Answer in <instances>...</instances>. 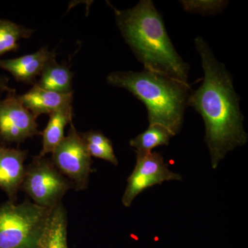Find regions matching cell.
I'll list each match as a JSON object with an SVG mask.
<instances>
[{"label": "cell", "instance_id": "6da1fadb", "mask_svg": "<svg viewBox=\"0 0 248 248\" xmlns=\"http://www.w3.org/2000/svg\"><path fill=\"white\" fill-rule=\"evenodd\" d=\"M195 43L204 77L198 89L190 93L187 107L193 108L203 118L205 143L212 167L216 169L229 152L247 143L248 134L231 73L215 58L203 37H197Z\"/></svg>", "mask_w": 248, "mask_h": 248}, {"label": "cell", "instance_id": "7a4b0ae2", "mask_svg": "<svg viewBox=\"0 0 248 248\" xmlns=\"http://www.w3.org/2000/svg\"><path fill=\"white\" fill-rule=\"evenodd\" d=\"M115 12L122 37L147 71L187 82L190 66L178 54L164 19L151 0H141L132 9Z\"/></svg>", "mask_w": 248, "mask_h": 248}, {"label": "cell", "instance_id": "3957f363", "mask_svg": "<svg viewBox=\"0 0 248 248\" xmlns=\"http://www.w3.org/2000/svg\"><path fill=\"white\" fill-rule=\"evenodd\" d=\"M107 80L111 86L127 90L144 104L149 125L164 127L173 137L180 132L191 93L188 83L145 69L114 72Z\"/></svg>", "mask_w": 248, "mask_h": 248}, {"label": "cell", "instance_id": "277c9868", "mask_svg": "<svg viewBox=\"0 0 248 248\" xmlns=\"http://www.w3.org/2000/svg\"><path fill=\"white\" fill-rule=\"evenodd\" d=\"M52 209V208H51ZM51 209L26 200L0 204V248H36Z\"/></svg>", "mask_w": 248, "mask_h": 248}, {"label": "cell", "instance_id": "5b68a950", "mask_svg": "<svg viewBox=\"0 0 248 248\" xmlns=\"http://www.w3.org/2000/svg\"><path fill=\"white\" fill-rule=\"evenodd\" d=\"M73 187L71 181L54 166L51 159L39 155L25 167L21 190L34 203L51 209L62 203L63 196Z\"/></svg>", "mask_w": 248, "mask_h": 248}, {"label": "cell", "instance_id": "8992f818", "mask_svg": "<svg viewBox=\"0 0 248 248\" xmlns=\"http://www.w3.org/2000/svg\"><path fill=\"white\" fill-rule=\"evenodd\" d=\"M51 154L54 166L71 181L75 190H86L93 171V160L73 122L70 123L68 135Z\"/></svg>", "mask_w": 248, "mask_h": 248}, {"label": "cell", "instance_id": "52a82bcc", "mask_svg": "<svg viewBox=\"0 0 248 248\" xmlns=\"http://www.w3.org/2000/svg\"><path fill=\"white\" fill-rule=\"evenodd\" d=\"M135 169L128 178V184L122 197V203L128 208L134 200L143 191L164 182L182 181V177L172 172L165 162L162 155L156 152L136 153Z\"/></svg>", "mask_w": 248, "mask_h": 248}, {"label": "cell", "instance_id": "ba28073f", "mask_svg": "<svg viewBox=\"0 0 248 248\" xmlns=\"http://www.w3.org/2000/svg\"><path fill=\"white\" fill-rule=\"evenodd\" d=\"M37 117L24 107L13 90L7 97L0 99V143L17 144L40 135Z\"/></svg>", "mask_w": 248, "mask_h": 248}, {"label": "cell", "instance_id": "9c48e42d", "mask_svg": "<svg viewBox=\"0 0 248 248\" xmlns=\"http://www.w3.org/2000/svg\"><path fill=\"white\" fill-rule=\"evenodd\" d=\"M27 155V151L9 148L0 143V189L12 203H16L18 192L21 190Z\"/></svg>", "mask_w": 248, "mask_h": 248}, {"label": "cell", "instance_id": "30bf717a", "mask_svg": "<svg viewBox=\"0 0 248 248\" xmlns=\"http://www.w3.org/2000/svg\"><path fill=\"white\" fill-rule=\"evenodd\" d=\"M56 58V54L45 46L35 53L11 60H0V68L9 72L16 81L35 85L47 62Z\"/></svg>", "mask_w": 248, "mask_h": 248}, {"label": "cell", "instance_id": "8fae6325", "mask_svg": "<svg viewBox=\"0 0 248 248\" xmlns=\"http://www.w3.org/2000/svg\"><path fill=\"white\" fill-rule=\"evenodd\" d=\"M19 100L36 117L73 108V92L63 94L33 85L27 93L18 95Z\"/></svg>", "mask_w": 248, "mask_h": 248}, {"label": "cell", "instance_id": "7c38bea8", "mask_svg": "<svg viewBox=\"0 0 248 248\" xmlns=\"http://www.w3.org/2000/svg\"><path fill=\"white\" fill-rule=\"evenodd\" d=\"M66 211L62 203L51 209L45 231L36 248H68Z\"/></svg>", "mask_w": 248, "mask_h": 248}, {"label": "cell", "instance_id": "4fadbf2b", "mask_svg": "<svg viewBox=\"0 0 248 248\" xmlns=\"http://www.w3.org/2000/svg\"><path fill=\"white\" fill-rule=\"evenodd\" d=\"M73 73L66 64H60L55 58L47 62L36 85L42 89L59 93H73Z\"/></svg>", "mask_w": 248, "mask_h": 248}, {"label": "cell", "instance_id": "5bb4252c", "mask_svg": "<svg viewBox=\"0 0 248 248\" xmlns=\"http://www.w3.org/2000/svg\"><path fill=\"white\" fill-rule=\"evenodd\" d=\"M73 108L55 111L49 115L46 127L41 135L43 138L42 149L39 156H46L52 153L65 138L66 125L73 122Z\"/></svg>", "mask_w": 248, "mask_h": 248}, {"label": "cell", "instance_id": "9a60e30c", "mask_svg": "<svg viewBox=\"0 0 248 248\" xmlns=\"http://www.w3.org/2000/svg\"><path fill=\"white\" fill-rule=\"evenodd\" d=\"M172 135L164 127L158 125H149L148 128L130 141V146L136 153H151L153 149L161 146H168Z\"/></svg>", "mask_w": 248, "mask_h": 248}, {"label": "cell", "instance_id": "2e32d148", "mask_svg": "<svg viewBox=\"0 0 248 248\" xmlns=\"http://www.w3.org/2000/svg\"><path fill=\"white\" fill-rule=\"evenodd\" d=\"M91 157L104 160L114 166L119 164L112 141L99 130H89L81 133Z\"/></svg>", "mask_w": 248, "mask_h": 248}, {"label": "cell", "instance_id": "e0dca14e", "mask_svg": "<svg viewBox=\"0 0 248 248\" xmlns=\"http://www.w3.org/2000/svg\"><path fill=\"white\" fill-rule=\"evenodd\" d=\"M33 32L32 29L11 21L0 19V56L10 51H17L19 48L18 42L29 38Z\"/></svg>", "mask_w": 248, "mask_h": 248}, {"label": "cell", "instance_id": "ac0fdd59", "mask_svg": "<svg viewBox=\"0 0 248 248\" xmlns=\"http://www.w3.org/2000/svg\"><path fill=\"white\" fill-rule=\"evenodd\" d=\"M184 10L201 15H213L224 9L228 4L225 1H181Z\"/></svg>", "mask_w": 248, "mask_h": 248}, {"label": "cell", "instance_id": "d6986e66", "mask_svg": "<svg viewBox=\"0 0 248 248\" xmlns=\"http://www.w3.org/2000/svg\"><path fill=\"white\" fill-rule=\"evenodd\" d=\"M9 81V78H6V77H0V91L1 92H4L5 91V92L8 93L14 90L9 87V85H8Z\"/></svg>", "mask_w": 248, "mask_h": 248}]
</instances>
